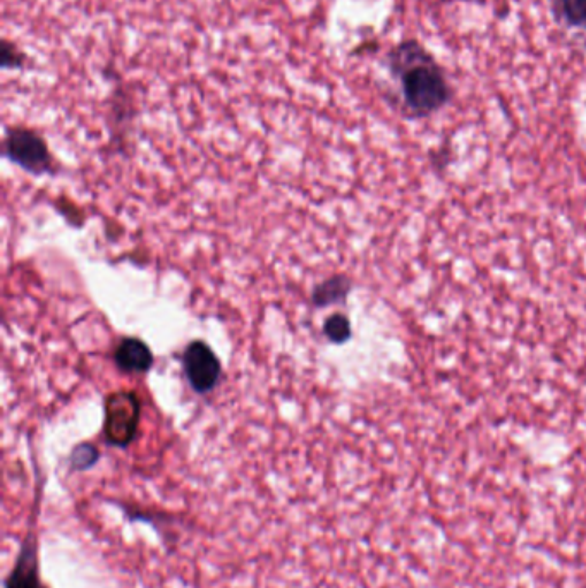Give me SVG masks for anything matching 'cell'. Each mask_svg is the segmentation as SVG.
I'll return each instance as SVG.
<instances>
[{
    "instance_id": "obj_1",
    "label": "cell",
    "mask_w": 586,
    "mask_h": 588,
    "mask_svg": "<svg viewBox=\"0 0 586 588\" xmlns=\"http://www.w3.org/2000/svg\"><path fill=\"white\" fill-rule=\"evenodd\" d=\"M387 68L396 78L409 116H432L451 102L452 88L446 71L415 38L397 43L387 56Z\"/></svg>"
},
{
    "instance_id": "obj_2",
    "label": "cell",
    "mask_w": 586,
    "mask_h": 588,
    "mask_svg": "<svg viewBox=\"0 0 586 588\" xmlns=\"http://www.w3.org/2000/svg\"><path fill=\"white\" fill-rule=\"evenodd\" d=\"M141 405L135 392H112L105 401V439L112 446L126 448L135 441L140 425Z\"/></svg>"
},
{
    "instance_id": "obj_3",
    "label": "cell",
    "mask_w": 586,
    "mask_h": 588,
    "mask_svg": "<svg viewBox=\"0 0 586 588\" xmlns=\"http://www.w3.org/2000/svg\"><path fill=\"white\" fill-rule=\"evenodd\" d=\"M4 154L13 160L14 164L33 174H43L52 167L49 147L42 136L33 129H9L4 141Z\"/></svg>"
},
{
    "instance_id": "obj_4",
    "label": "cell",
    "mask_w": 586,
    "mask_h": 588,
    "mask_svg": "<svg viewBox=\"0 0 586 588\" xmlns=\"http://www.w3.org/2000/svg\"><path fill=\"white\" fill-rule=\"evenodd\" d=\"M183 367L196 392L212 391L220 379V362L214 351L203 341H193L183 353Z\"/></svg>"
},
{
    "instance_id": "obj_5",
    "label": "cell",
    "mask_w": 586,
    "mask_h": 588,
    "mask_svg": "<svg viewBox=\"0 0 586 588\" xmlns=\"http://www.w3.org/2000/svg\"><path fill=\"white\" fill-rule=\"evenodd\" d=\"M6 588H49L43 583L40 576V563H38L37 535L33 530H28L19 549L18 558L13 570L9 571Z\"/></svg>"
},
{
    "instance_id": "obj_6",
    "label": "cell",
    "mask_w": 586,
    "mask_h": 588,
    "mask_svg": "<svg viewBox=\"0 0 586 588\" xmlns=\"http://www.w3.org/2000/svg\"><path fill=\"white\" fill-rule=\"evenodd\" d=\"M117 367L128 374H145L152 368L153 355L147 344L136 339V337H126L123 339L114 353Z\"/></svg>"
},
{
    "instance_id": "obj_7",
    "label": "cell",
    "mask_w": 586,
    "mask_h": 588,
    "mask_svg": "<svg viewBox=\"0 0 586 588\" xmlns=\"http://www.w3.org/2000/svg\"><path fill=\"white\" fill-rule=\"evenodd\" d=\"M557 19L569 28H586V0H552Z\"/></svg>"
},
{
    "instance_id": "obj_8",
    "label": "cell",
    "mask_w": 586,
    "mask_h": 588,
    "mask_svg": "<svg viewBox=\"0 0 586 588\" xmlns=\"http://www.w3.org/2000/svg\"><path fill=\"white\" fill-rule=\"evenodd\" d=\"M349 288H351V284H349L348 279H344V277H334V279H330V281L320 284V286L315 289L313 300H315L318 307H327V305H332V303L344 300V298L348 296Z\"/></svg>"
},
{
    "instance_id": "obj_9",
    "label": "cell",
    "mask_w": 586,
    "mask_h": 588,
    "mask_svg": "<svg viewBox=\"0 0 586 588\" xmlns=\"http://www.w3.org/2000/svg\"><path fill=\"white\" fill-rule=\"evenodd\" d=\"M324 332L332 343H346L351 337V324H349L348 317H344L342 313H334L325 322Z\"/></svg>"
},
{
    "instance_id": "obj_10",
    "label": "cell",
    "mask_w": 586,
    "mask_h": 588,
    "mask_svg": "<svg viewBox=\"0 0 586 588\" xmlns=\"http://www.w3.org/2000/svg\"><path fill=\"white\" fill-rule=\"evenodd\" d=\"M0 66L4 69H23L26 66V56L18 45L9 40H2L0 47Z\"/></svg>"
},
{
    "instance_id": "obj_11",
    "label": "cell",
    "mask_w": 586,
    "mask_h": 588,
    "mask_svg": "<svg viewBox=\"0 0 586 588\" xmlns=\"http://www.w3.org/2000/svg\"><path fill=\"white\" fill-rule=\"evenodd\" d=\"M98 460V451L92 444H80L71 454V465L73 470H88Z\"/></svg>"
}]
</instances>
